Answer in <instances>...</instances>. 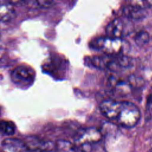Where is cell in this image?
<instances>
[{
    "mask_svg": "<svg viewBox=\"0 0 152 152\" xmlns=\"http://www.w3.org/2000/svg\"><path fill=\"white\" fill-rule=\"evenodd\" d=\"M122 13L129 20H141L144 18L147 13L144 8L137 4H127L122 8Z\"/></svg>",
    "mask_w": 152,
    "mask_h": 152,
    "instance_id": "10",
    "label": "cell"
},
{
    "mask_svg": "<svg viewBox=\"0 0 152 152\" xmlns=\"http://www.w3.org/2000/svg\"><path fill=\"white\" fill-rule=\"evenodd\" d=\"M34 77L33 69L26 65L17 66L10 73L11 81L16 85L23 87L30 86L34 81Z\"/></svg>",
    "mask_w": 152,
    "mask_h": 152,
    "instance_id": "5",
    "label": "cell"
},
{
    "mask_svg": "<svg viewBox=\"0 0 152 152\" xmlns=\"http://www.w3.org/2000/svg\"><path fill=\"white\" fill-rule=\"evenodd\" d=\"M145 118L147 120L151 119L152 118V93L148 94L147 97L145 109Z\"/></svg>",
    "mask_w": 152,
    "mask_h": 152,
    "instance_id": "15",
    "label": "cell"
},
{
    "mask_svg": "<svg viewBox=\"0 0 152 152\" xmlns=\"http://www.w3.org/2000/svg\"><path fill=\"white\" fill-rule=\"evenodd\" d=\"M144 2H145L148 6H152V1H147Z\"/></svg>",
    "mask_w": 152,
    "mask_h": 152,
    "instance_id": "17",
    "label": "cell"
},
{
    "mask_svg": "<svg viewBox=\"0 0 152 152\" xmlns=\"http://www.w3.org/2000/svg\"><path fill=\"white\" fill-rule=\"evenodd\" d=\"M15 10L13 5L10 2H1L0 4V19L1 21L7 22L15 16Z\"/></svg>",
    "mask_w": 152,
    "mask_h": 152,
    "instance_id": "11",
    "label": "cell"
},
{
    "mask_svg": "<svg viewBox=\"0 0 152 152\" xmlns=\"http://www.w3.org/2000/svg\"><path fill=\"white\" fill-rule=\"evenodd\" d=\"M24 141L28 150L31 152H52L55 148V143L36 137H28Z\"/></svg>",
    "mask_w": 152,
    "mask_h": 152,
    "instance_id": "7",
    "label": "cell"
},
{
    "mask_svg": "<svg viewBox=\"0 0 152 152\" xmlns=\"http://www.w3.org/2000/svg\"><path fill=\"white\" fill-rule=\"evenodd\" d=\"M54 152H77L76 147L70 141L60 140L55 142Z\"/></svg>",
    "mask_w": 152,
    "mask_h": 152,
    "instance_id": "12",
    "label": "cell"
},
{
    "mask_svg": "<svg viewBox=\"0 0 152 152\" xmlns=\"http://www.w3.org/2000/svg\"><path fill=\"white\" fill-rule=\"evenodd\" d=\"M33 2L34 3V5L37 7H48L49 6H50L53 4V1L42 0V1H33Z\"/></svg>",
    "mask_w": 152,
    "mask_h": 152,
    "instance_id": "16",
    "label": "cell"
},
{
    "mask_svg": "<svg viewBox=\"0 0 152 152\" xmlns=\"http://www.w3.org/2000/svg\"><path fill=\"white\" fill-rule=\"evenodd\" d=\"M107 36L122 38L126 36L133 30V24L130 20L126 17L115 18L110 21L106 26Z\"/></svg>",
    "mask_w": 152,
    "mask_h": 152,
    "instance_id": "4",
    "label": "cell"
},
{
    "mask_svg": "<svg viewBox=\"0 0 152 152\" xmlns=\"http://www.w3.org/2000/svg\"><path fill=\"white\" fill-rule=\"evenodd\" d=\"M91 45L104 54L112 55H125L129 49V42L122 38L113 37L108 36H100L94 39Z\"/></svg>",
    "mask_w": 152,
    "mask_h": 152,
    "instance_id": "2",
    "label": "cell"
},
{
    "mask_svg": "<svg viewBox=\"0 0 152 152\" xmlns=\"http://www.w3.org/2000/svg\"><path fill=\"white\" fill-rule=\"evenodd\" d=\"M102 134L99 129L94 127H88L80 130L75 138V145L78 147L83 145L96 144L100 141Z\"/></svg>",
    "mask_w": 152,
    "mask_h": 152,
    "instance_id": "6",
    "label": "cell"
},
{
    "mask_svg": "<svg viewBox=\"0 0 152 152\" xmlns=\"http://www.w3.org/2000/svg\"><path fill=\"white\" fill-rule=\"evenodd\" d=\"M25 142L15 138H7L1 142V152H28Z\"/></svg>",
    "mask_w": 152,
    "mask_h": 152,
    "instance_id": "9",
    "label": "cell"
},
{
    "mask_svg": "<svg viewBox=\"0 0 152 152\" xmlns=\"http://www.w3.org/2000/svg\"><path fill=\"white\" fill-rule=\"evenodd\" d=\"M150 40L149 33L145 30H141L138 31L134 36L135 43L140 47L144 46L147 44Z\"/></svg>",
    "mask_w": 152,
    "mask_h": 152,
    "instance_id": "13",
    "label": "cell"
},
{
    "mask_svg": "<svg viewBox=\"0 0 152 152\" xmlns=\"http://www.w3.org/2000/svg\"><path fill=\"white\" fill-rule=\"evenodd\" d=\"M107 83L113 92L119 96H126L132 88L128 78L125 79L116 75H110Z\"/></svg>",
    "mask_w": 152,
    "mask_h": 152,
    "instance_id": "8",
    "label": "cell"
},
{
    "mask_svg": "<svg viewBox=\"0 0 152 152\" xmlns=\"http://www.w3.org/2000/svg\"><path fill=\"white\" fill-rule=\"evenodd\" d=\"M91 63L95 67L107 69L110 71L119 72L132 67L133 59L126 55H96L91 58Z\"/></svg>",
    "mask_w": 152,
    "mask_h": 152,
    "instance_id": "1",
    "label": "cell"
},
{
    "mask_svg": "<svg viewBox=\"0 0 152 152\" xmlns=\"http://www.w3.org/2000/svg\"><path fill=\"white\" fill-rule=\"evenodd\" d=\"M151 42H152V36H151Z\"/></svg>",
    "mask_w": 152,
    "mask_h": 152,
    "instance_id": "18",
    "label": "cell"
},
{
    "mask_svg": "<svg viewBox=\"0 0 152 152\" xmlns=\"http://www.w3.org/2000/svg\"><path fill=\"white\" fill-rule=\"evenodd\" d=\"M1 132L6 135H12L15 133V124L11 121L2 120L0 124Z\"/></svg>",
    "mask_w": 152,
    "mask_h": 152,
    "instance_id": "14",
    "label": "cell"
},
{
    "mask_svg": "<svg viewBox=\"0 0 152 152\" xmlns=\"http://www.w3.org/2000/svg\"><path fill=\"white\" fill-rule=\"evenodd\" d=\"M140 118L141 112L136 104L131 102L119 101L115 121L119 125L126 128H133Z\"/></svg>",
    "mask_w": 152,
    "mask_h": 152,
    "instance_id": "3",
    "label": "cell"
}]
</instances>
